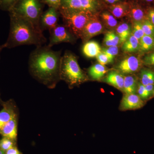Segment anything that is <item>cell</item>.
I'll list each match as a JSON object with an SVG mask.
<instances>
[{
  "mask_svg": "<svg viewBox=\"0 0 154 154\" xmlns=\"http://www.w3.org/2000/svg\"><path fill=\"white\" fill-rule=\"evenodd\" d=\"M139 41L140 49L142 51H149L154 48V38L151 36L145 35Z\"/></svg>",
  "mask_w": 154,
  "mask_h": 154,
  "instance_id": "24",
  "label": "cell"
},
{
  "mask_svg": "<svg viewBox=\"0 0 154 154\" xmlns=\"http://www.w3.org/2000/svg\"><path fill=\"white\" fill-rule=\"evenodd\" d=\"M146 2H153V0H146Z\"/></svg>",
  "mask_w": 154,
  "mask_h": 154,
  "instance_id": "40",
  "label": "cell"
},
{
  "mask_svg": "<svg viewBox=\"0 0 154 154\" xmlns=\"http://www.w3.org/2000/svg\"><path fill=\"white\" fill-rule=\"evenodd\" d=\"M104 30V26L102 22L96 16H94L85 26L81 38L83 42H87L92 37L102 33Z\"/></svg>",
  "mask_w": 154,
  "mask_h": 154,
  "instance_id": "10",
  "label": "cell"
},
{
  "mask_svg": "<svg viewBox=\"0 0 154 154\" xmlns=\"http://www.w3.org/2000/svg\"><path fill=\"white\" fill-rule=\"evenodd\" d=\"M134 25L131 30V34L139 40H140L145 34L143 30L142 24L140 22H134Z\"/></svg>",
  "mask_w": 154,
  "mask_h": 154,
  "instance_id": "29",
  "label": "cell"
},
{
  "mask_svg": "<svg viewBox=\"0 0 154 154\" xmlns=\"http://www.w3.org/2000/svg\"><path fill=\"white\" fill-rule=\"evenodd\" d=\"M61 54V51L53 50L48 45L36 47L29 57L30 74L48 88H55L60 80Z\"/></svg>",
  "mask_w": 154,
  "mask_h": 154,
  "instance_id": "1",
  "label": "cell"
},
{
  "mask_svg": "<svg viewBox=\"0 0 154 154\" xmlns=\"http://www.w3.org/2000/svg\"><path fill=\"white\" fill-rule=\"evenodd\" d=\"M84 55L87 57H96L102 52L101 47L96 41H88L85 42L82 48Z\"/></svg>",
  "mask_w": 154,
  "mask_h": 154,
  "instance_id": "15",
  "label": "cell"
},
{
  "mask_svg": "<svg viewBox=\"0 0 154 154\" xmlns=\"http://www.w3.org/2000/svg\"><path fill=\"white\" fill-rule=\"evenodd\" d=\"M139 58L131 56L125 58L118 64L116 68L124 74H132L140 70L143 64Z\"/></svg>",
  "mask_w": 154,
  "mask_h": 154,
  "instance_id": "9",
  "label": "cell"
},
{
  "mask_svg": "<svg viewBox=\"0 0 154 154\" xmlns=\"http://www.w3.org/2000/svg\"><path fill=\"white\" fill-rule=\"evenodd\" d=\"M146 65L154 66V51L145 57L143 61Z\"/></svg>",
  "mask_w": 154,
  "mask_h": 154,
  "instance_id": "34",
  "label": "cell"
},
{
  "mask_svg": "<svg viewBox=\"0 0 154 154\" xmlns=\"http://www.w3.org/2000/svg\"><path fill=\"white\" fill-rule=\"evenodd\" d=\"M120 0H105V2L110 4H114L117 3Z\"/></svg>",
  "mask_w": 154,
  "mask_h": 154,
  "instance_id": "37",
  "label": "cell"
},
{
  "mask_svg": "<svg viewBox=\"0 0 154 154\" xmlns=\"http://www.w3.org/2000/svg\"><path fill=\"white\" fill-rule=\"evenodd\" d=\"M104 43L107 47L117 46L120 43V39L115 32L112 31H108L105 34Z\"/></svg>",
  "mask_w": 154,
  "mask_h": 154,
  "instance_id": "23",
  "label": "cell"
},
{
  "mask_svg": "<svg viewBox=\"0 0 154 154\" xmlns=\"http://www.w3.org/2000/svg\"><path fill=\"white\" fill-rule=\"evenodd\" d=\"M147 14L149 20L154 26V9H149Z\"/></svg>",
  "mask_w": 154,
  "mask_h": 154,
  "instance_id": "36",
  "label": "cell"
},
{
  "mask_svg": "<svg viewBox=\"0 0 154 154\" xmlns=\"http://www.w3.org/2000/svg\"><path fill=\"white\" fill-rule=\"evenodd\" d=\"M5 154H22L20 151L17 148V146L13 147L12 148L5 152Z\"/></svg>",
  "mask_w": 154,
  "mask_h": 154,
  "instance_id": "35",
  "label": "cell"
},
{
  "mask_svg": "<svg viewBox=\"0 0 154 154\" xmlns=\"http://www.w3.org/2000/svg\"><path fill=\"white\" fill-rule=\"evenodd\" d=\"M108 69L104 65L100 63L95 64L88 69V74L91 79L99 80L105 76Z\"/></svg>",
  "mask_w": 154,
  "mask_h": 154,
  "instance_id": "18",
  "label": "cell"
},
{
  "mask_svg": "<svg viewBox=\"0 0 154 154\" xmlns=\"http://www.w3.org/2000/svg\"><path fill=\"white\" fill-rule=\"evenodd\" d=\"M102 52L105 54L110 60V63L113 62L116 56L118 54V47L117 46H110L107 48H103Z\"/></svg>",
  "mask_w": 154,
  "mask_h": 154,
  "instance_id": "30",
  "label": "cell"
},
{
  "mask_svg": "<svg viewBox=\"0 0 154 154\" xmlns=\"http://www.w3.org/2000/svg\"><path fill=\"white\" fill-rule=\"evenodd\" d=\"M17 115L14 105L10 104L4 105L3 109L0 111V129L11 119Z\"/></svg>",
  "mask_w": 154,
  "mask_h": 154,
  "instance_id": "16",
  "label": "cell"
},
{
  "mask_svg": "<svg viewBox=\"0 0 154 154\" xmlns=\"http://www.w3.org/2000/svg\"><path fill=\"white\" fill-rule=\"evenodd\" d=\"M104 82L123 91L124 76L120 72L111 71L108 73L104 79Z\"/></svg>",
  "mask_w": 154,
  "mask_h": 154,
  "instance_id": "13",
  "label": "cell"
},
{
  "mask_svg": "<svg viewBox=\"0 0 154 154\" xmlns=\"http://www.w3.org/2000/svg\"><path fill=\"white\" fill-rule=\"evenodd\" d=\"M116 32L120 39V43L123 44L130 36L131 29L128 24L123 23L117 26Z\"/></svg>",
  "mask_w": 154,
  "mask_h": 154,
  "instance_id": "21",
  "label": "cell"
},
{
  "mask_svg": "<svg viewBox=\"0 0 154 154\" xmlns=\"http://www.w3.org/2000/svg\"><path fill=\"white\" fill-rule=\"evenodd\" d=\"M44 5L42 0H19L9 12L25 18L42 31L39 26V21Z\"/></svg>",
  "mask_w": 154,
  "mask_h": 154,
  "instance_id": "4",
  "label": "cell"
},
{
  "mask_svg": "<svg viewBox=\"0 0 154 154\" xmlns=\"http://www.w3.org/2000/svg\"><path fill=\"white\" fill-rule=\"evenodd\" d=\"M146 102L137 94H124L121 101V110H135L140 109L145 105Z\"/></svg>",
  "mask_w": 154,
  "mask_h": 154,
  "instance_id": "11",
  "label": "cell"
},
{
  "mask_svg": "<svg viewBox=\"0 0 154 154\" xmlns=\"http://www.w3.org/2000/svg\"><path fill=\"white\" fill-rule=\"evenodd\" d=\"M136 94L145 102L152 98L146 90L145 86L143 85L140 82L138 84Z\"/></svg>",
  "mask_w": 154,
  "mask_h": 154,
  "instance_id": "26",
  "label": "cell"
},
{
  "mask_svg": "<svg viewBox=\"0 0 154 154\" xmlns=\"http://www.w3.org/2000/svg\"><path fill=\"white\" fill-rule=\"evenodd\" d=\"M101 17L104 24L107 28H115L118 24V22L115 17L108 12H105L102 13Z\"/></svg>",
  "mask_w": 154,
  "mask_h": 154,
  "instance_id": "25",
  "label": "cell"
},
{
  "mask_svg": "<svg viewBox=\"0 0 154 154\" xmlns=\"http://www.w3.org/2000/svg\"><path fill=\"white\" fill-rule=\"evenodd\" d=\"M49 42L48 46L51 48L53 45L63 43H72L77 38L65 25H58L49 30Z\"/></svg>",
  "mask_w": 154,
  "mask_h": 154,
  "instance_id": "6",
  "label": "cell"
},
{
  "mask_svg": "<svg viewBox=\"0 0 154 154\" xmlns=\"http://www.w3.org/2000/svg\"><path fill=\"white\" fill-rule=\"evenodd\" d=\"M18 128V116H14L0 129V134L17 142Z\"/></svg>",
  "mask_w": 154,
  "mask_h": 154,
  "instance_id": "12",
  "label": "cell"
},
{
  "mask_svg": "<svg viewBox=\"0 0 154 154\" xmlns=\"http://www.w3.org/2000/svg\"><path fill=\"white\" fill-rule=\"evenodd\" d=\"M17 142L14 141L11 139L3 137L2 139L0 140V149L6 152L9 149L16 146Z\"/></svg>",
  "mask_w": 154,
  "mask_h": 154,
  "instance_id": "27",
  "label": "cell"
},
{
  "mask_svg": "<svg viewBox=\"0 0 154 154\" xmlns=\"http://www.w3.org/2000/svg\"><path fill=\"white\" fill-rule=\"evenodd\" d=\"M61 17L70 31L77 38H81L85 25L96 14L84 11H71L60 8Z\"/></svg>",
  "mask_w": 154,
  "mask_h": 154,
  "instance_id": "5",
  "label": "cell"
},
{
  "mask_svg": "<svg viewBox=\"0 0 154 154\" xmlns=\"http://www.w3.org/2000/svg\"><path fill=\"white\" fill-rule=\"evenodd\" d=\"M4 48H5V44H4L2 45H0V54H1V51Z\"/></svg>",
  "mask_w": 154,
  "mask_h": 154,
  "instance_id": "38",
  "label": "cell"
},
{
  "mask_svg": "<svg viewBox=\"0 0 154 154\" xmlns=\"http://www.w3.org/2000/svg\"><path fill=\"white\" fill-rule=\"evenodd\" d=\"M19 0H0V10L10 11Z\"/></svg>",
  "mask_w": 154,
  "mask_h": 154,
  "instance_id": "31",
  "label": "cell"
},
{
  "mask_svg": "<svg viewBox=\"0 0 154 154\" xmlns=\"http://www.w3.org/2000/svg\"><path fill=\"white\" fill-rule=\"evenodd\" d=\"M45 4L48 5L49 7L59 9L60 7L62 0H42Z\"/></svg>",
  "mask_w": 154,
  "mask_h": 154,
  "instance_id": "33",
  "label": "cell"
},
{
  "mask_svg": "<svg viewBox=\"0 0 154 154\" xmlns=\"http://www.w3.org/2000/svg\"><path fill=\"white\" fill-rule=\"evenodd\" d=\"M60 16L59 9L52 7L43 12L39 21V26L42 30H50L58 25Z\"/></svg>",
  "mask_w": 154,
  "mask_h": 154,
  "instance_id": "8",
  "label": "cell"
},
{
  "mask_svg": "<svg viewBox=\"0 0 154 154\" xmlns=\"http://www.w3.org/2000/svg\"><path fill=\"white\" fill-rule=\"evenodd\" d=\"M130 5L127 3H116L109 7L110 13L115 18H121L128 16Z\"/></svg>",
  "mask_w": 154,
  "mask_h": 154,
  "instance_id": "14",
  "label": "cell"
},
{
  "mask_svg": "<svg viewBox=\"0 0 154 154\" xmlns=\"http://www.w3.org/2000/svg\"><path fill=\"white\" fill-rule=\"evenodd\" d=\"M140 48V41L132 34H131L129 38L123 43L122 50L125 53L136 52Z\"/></svg>",
  "mask_w": 154,
  "mask_h": 154,
  "instance_id": "20",
  "label": "cell"
},
{
  "mask_svg": "<svg viewBox=\"0 0 154 154\" xmlns=\"http://www.w3.org/2000/svg\"><path fill=\"white\" fill-rule=\"evenodd\" d=\"M96 57L99 63L102 65L105 66L107 64L110 63V60L108 58V57L102 51Z\"/></svg>",
  "mask_w": 154,
  "mask_h": 154,
  "instance_id": "32",
  "label": "cell"
},
{
  "mask_svg": "<svg viewBox=\"0 0 154 154\" xmlns=\"http://www.w3.org/2000/svg\"><path fill=\"white\" fill-rule=\"evenodd\" d=\"M60 79L65 81L71 88L85 82L89 78L78 63L76 57L67 51L62 56Z\"/></svg>",
  "mask_w": 154,
  "mask_h": 154,
  "instance_id": "3",
  "label": "cell"
},
{
  "mask_svg": "<svg viewBox=\"0 0 154 154\" xmlns=\"http://www.w3.org/2000/svg\"><path fill=\"white\" fill-rule=\"evenodd\" d=\"M141 24L145 35L151 36L154 38V26L149 18L142 22Z\"/></svg>",
  "mask_w": 154,
  "mask_h": 154,
  "instance_id": "28",
  "label": "cell"
},
{
  "mask_svg": "<svg viewBox=\"0 0 154 154\" xmlns=\"http://www.w3.org/2000/svg\"><path fill=\"white\" fill-rule=\"evenodd\" d=\"M0 154H5V152L2 150L0 149Z\"/></svg>",
  "mask_w": 154,
  "mask_h": 154,
  "instance_id": "39",
  "label": "cell"
},
{
  "mask_svg": "<svg viewBox=\"0 0 154 154\" xmlns=\"http://www.w3.org/2000/svg\"><path fill=\"white\" fill-rule=\"evenodd\" d=\"M10 13V29L8 38L5 43V48L24 45L42 46L46 39L42 31L27 19L12 12Z\"/></svg>",
  "mask_w": 154,
  "mask_h": 154,
  "instance_id": "2",
  "label": "cell"
},
{
  "mask_svg": "<svg viewBox=\"0 0 154 154\" xmlns=\"http://www.w3.org/2000/svg\"><path fill=\"white\" fill-rule=\"evenodd\" d=\"M140 82L144 86L154 85V71L149 69H143L141 71Z\"/></svg>",
  "mask_w": 154,
  "mask_h": 154,
  "instance_id": "22",
  "label": "cell"
},
{
  "mask_svg": "<svg viewBox=\"0 0 154 154\" xmlns=\"http://www.w3.org/2000/svg\"><path fill=\"white\" fill-rule=\"evenodd\" d=\"M138 83L137 78L134 76H124L123 93L124 94H136Z\"/></svg>",
  "mask_w": 154,
  "mask_h": 154,
  "instance_id": "19",
  "label": "cell"
},
{
  "mask_svg": "<svg viewBox=\"0 0 154 154\" xmlns=\"http://www.w3.org/2000/svg\"><path fill=\"white\" fill-rule=\"evenodd\" d=\"M60 8L95 14L99 8V4L96 0H62Z\"/></svg>",
  "mask_w": 154,
  "mask_h": 154,
  "instance_id": "7",
  "label": "cell"
},
{
  "mask_svg": "<svg viewBox=\"0 0 154 154\" xmlns=\"http://www.w3.org/2000/svg\"><path fill=\"white\" fill-rule=\"evenodd\" d=\"M128 16L134 22L142 23L148 19V14H146L140 6L137 5L130 6Z\"/></svg>",
  "mask_w": 154,
  "mask_h": 154,
  "instance_id": "17",
  "label": "cell"
}]
</instances>
